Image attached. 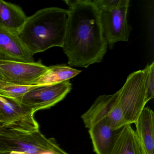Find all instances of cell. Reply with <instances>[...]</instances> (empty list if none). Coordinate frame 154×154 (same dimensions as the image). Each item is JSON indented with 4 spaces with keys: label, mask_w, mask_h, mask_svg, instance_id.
<instances>
[{
    "label": "cell",
    "mask_w": 154,
    "mask_h": 154,
    "mask_svg": "<svg viewBox=\"0 0 154 154\" xmlns=\"http://www.w3.org/2000/svg\"><path fill=\"white\" fill-rule=\"evenodd\" d=\"M69 15L63 47L70 66L87 68L100 63L108 45L99 12L91 0H66Z\"/></svg>",
    "instance_id": "cell-1"
},
{
    "label": "cell",
    "mask_w": 154,
    "mask_h": 154,
    "mask_svg": "<svg viewBox=\"0 0 154 154\" xmlns=\"http://www.w3.org/2000/svg\"><path fill=\"white\" fill-rule=\"evenodd\" d=\"M68 15V10L61 8L39 10L27 17L18 35L33 55L51 48H62Z\"/></svg>",
    "instance_id": "cell-2"
},
{
    "label": "cell",
    "mask_w": 154,
    "mask_h": 154,
    "mask_svg": "<svg viewBox=\"0 0 154 154\" xmlns=\"http://www.w3.org/2000/svg\"><path fill=\"white\" fill-rule=\"evenodd\" d=\"M60 148L54 139L46 137L39 130L29 132L0 128V154L12 151L41 154L55 152Z\"/></svg>",
    "instance_id": "cell-3"
},
{
    "label": "cell",
    "mask_w": 154,
    "mask_h": 154,
    "mask_svg": "<svg viewBox=\"0 0 154 154\" xmlns=\"http://www.w3.org/2000/svg\"><path fill=\"white\" fill-rule=\"evenodd\" d=\"M146 69L133 72L118 91L117 100L127 122L135 123L146 106Z\"/></svg>",
    "instance_id": "cell-4"
},
{
    "label": "cell",
    "mask_w": 154,
    "mask_h": 154,
    "mask_svg": "<svg viewBox=\"0 0 154 154\" xmlns=\"http://www.w3.org/2000/svg\"><path fill=\"white\" fill-rule=\"evenodd\" d=\"M129 2L125 0L115 8L98 10L103 37L110 49L117 42L128 41L131 30L127 20Z\"/></svg>",
    "instance_id": "cell-5"
},
{
    "label": "cell",
    "mask_w": 154,
    "mask_h": 154,
    "mask_svg": "<svg viewBox=\"0 0 154 154\" xmlns=\"http://www.w3.org/2000/svg\"><path fill=\"white\" fill-rule=\"evenodd\" d=\"M118 91L112 94H104L97 98L90 109L82 116L85 127L97 121H104L115 131L128 124L118 103Z\"/></svg>",
    "instance_id": "cell-6"
},
{
    "label": "cell",
    "mask_w": 154,
    "mask_h": 154,
    "mask_svg": "<svg viewBox=\"0 0 154 154\" xmlns=\"http://www.w3.org/2000/svg\"><path fill=\"white\" fill-rule=\"evenodd\" d=\"M35 113L15 100L0 96V128L29 132L38 130Z\"/></svg>",
    "instance_id": "cell-7"
},
{
    "label": "cell",
    "mask_w": 154,
    "mask_h": 154,
    "mask_svg": "<svg viewBox=\"0 0 154 154\" xmlns=\"http://www.w3.org/2000/svg\"><path fill=\"white\" fill-rule=\"evenodd\" d=\"M72 89L69 81L49 85H37L17 101L36 112L48 109L64 99Z\"/></svg>",
    "instance_id": "cell-8"
},
{
    "label": "cell",
    "mask_w": 154,
    "mask_h": 154,
    "mask_svg": "<svg viewBox=\"0 0 154 154\" xmlns=\"http://www.w3.org/2000/svg\"><path fill=\"white\" fill-rule=\"evenodd\" d=\"M48 69L41 62L32 63L0 61V70L9 82L24 85H34Z\"/></svg>",
    "instance_id": "cell-9"
},
{
    "label": "cell",
    "mask_w": 154,
    "mask_h": 154,
    "mask_svg": "<svg viewBox=\"0 0 154 154\" xmlns=\"http://www.w3.org/2000/svg\"><path fill=\"white\" fill-rule=\"evenodd\" d=\"M33 56L18 34L0 28V61L32 63Z\"/></svg>",
    "instance_id": "cell-10"
},
{
    "label": "cell",
    "mask_w": 154,
    "mask_h": 154,
    "mask_svg": "<svg viewBox=\"0 0 154 154\" xmlns=\"http://www.w3.org/2000/svg\"><path fill=\"white\" fill-rule=\"evenodd\" d=\"M89 130L94 150L96 154H108L118 131L104 121L94 122L86 127Z\"/></svg>",
    "instance_id": "cell-11"
},
{
    "label": "cell",
    "mask_w": 154,
    "mask_h": 154,
    "mask_svg": "<svg viewBox=\"0 0 154 154\" xmlns=\"http://www.w3.org/2000/svg\"><path fill=\"white\" fill-rule=\"evenodd\" d=\"M134 124L137 137L145 154H154V113L144 108Z\"/></svg>",
    "instance_id": "cell-12"
},
{
    "label": "cell",
    "mask_w": 154,
    "mask_h": 154,
    "mask_svg": "<svg viewBox=\"0 0 154 154\" xmlns=\"http://www.w3.org/2000/svg\"><path fill=\"white\" fill-rule=\"evenodd\" d=\"M131 124L119 129L108 154H145Z\"/></svg>",
    "instance_id": "cell-13"
},
{
    "label": "cell",
    "mask_w": 154,
    "mask_h": 154,
    "mask_svg": "<svg viewBox=\"0 0 154 154\" xmlns=\"http://www.w3.org/2000/svg\"><path fill=\"white\" fill-rule=\"evenodd\" d=\"M27 18L17 5L0 0V28L18 34Z\"/></svg>",
    "instance_id": "cell-14"
},
{
    "label": "cell",
    "mask_w": 154,
    "mask_h": 154,
    "mask_svg": "<svg viewBox=\"0 0 154 154\" xmlns=\"http://www.w3.org/2000/svg\"><path fill=\"white\" fill-rule=\"evenodd\" d=\"M82 71L66 65H57L48 67L46 72L34 84V85H49L69 81Z\"/></svg>",
    "instance_id": "cell-15"
},
{
    "label": "cell",
    "mask_w": 154,
    "mask_h": 154,
    "mask_svg": "<svg viewBox=\"0 0 154 154\" xmlns=\"http://www.w3.org/2000/svg\"><path fill=\"white\" fill-rule=\"evenodd\" d=\"M36 86L20 85L6 81H0V96L17 101Z\"/></svg>",
    "instance_id": "cell-16"
},
{
    "label": "cell",
    "mask_w": 154,
    "mask_h": 154,
    "mask_svg": "<svg viewBox=\"0 0 154 154\" xmlns=\"http://www.w3.org/2000/svg\"><path fill=\"white\" fill-rule=\"evenodd\" d=\"M146 77V97L145 101L146 103L154 97V63L147 65Z\"/></svg>",
    "instance_id": "cell-17"
},
{
    "label": "cell",
    "mask_w": 154,
    "mask_h": 154,
    "mask_svg": "<svg viewBox=\"0 0 154 154\" xmlns=\"http://www.w3.org/2000/svg\"><path fill=\"white\" fill-rule=\"evenodd\" d=\"M125 0H91L93 5L98 10L112 9L122 5Z\"/></svg>",
    "instance_id": "cell-18"
},
{
    "label": "cell",
    "mask_w": 154,
    "mask_h": 154,
    "mask_svg": "<svg viewBox=\"0 0 154 154\" xmlns=\"http://www.w3.org/2000/svg\"><path fill=\"white\" fill-rule=\"evenodd\" d=\"M0 81H5V78L2 72L0 70Z\"/></svg>",
    "instance_id": "cell-19"
},
{
    "label": "cell",
    "mask_w": 154,
    "mask_h": 154,
    "mask_svg": "<svg viewBox=\"0 0 154 154\" xmlns=\"http://www.w3.org/2000/svg\"><path fill=\"white\" fill-rule=\"evenodd\" d=\"M9 154H26L24 152H19V151H12Z\"/></svg>",
    "instance_id": "cell-20"
}]
</instances>
